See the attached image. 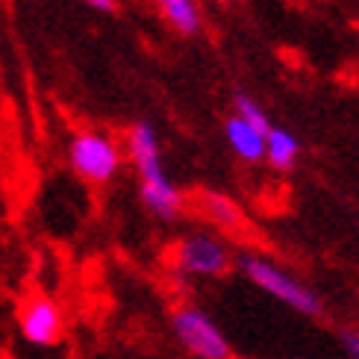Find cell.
Here are the masks:
<instances>
[{"label":"cell","mask_w":359,"mask_h":359,"mask_svg":"<svg viewBox=\"0 0 359 359\" xmlns=\"http://www.w3.org/2000/svg\"><path fill=\"white\" fill-rule=\"evenodd\" d=\"M242 271L248 274V280L257 289H262L265 294H271L274 301L292 306L301 316H321V301L316 297V292H309L297 277H292L289 271H283L280 265H274L265 257H242Z\"/></svg>","instance_id":"3"},{"label":"cell","mask_w":359,"mask_h":359,"mask_svg":"<svg viewBox=\"0 0 359 359\" xmlns=\"http://www.w3.org/2000/svg\"><path fill=\"white\" fill-rule=\"evenodd\" d=\"M215 4H230V0H215Z\"/></svg>","instance_id":"14"},{"label":"cell","mask_w":359,"mask_h":359,"mask_svg":"<svg viewBox=\"0 0 359 359\" xmlns=\"http://www.w3.org/2000/svg\"><path fill=\"white\" fill-rule=\"evenodd\" d=\"M18 330L29 348H56L65 333V312L50 294H29L18 309Z\"/></svg>","instance_id":"5"},{"label":"cell","mask_w":359,"mask_h":359,"mask_svg":"<svg viewBox=\"0 0 359 359\" xmlns=\"http://www.w3.org/2000/svg\"><path fill=\"white\" fill-rule=\"evenodd\" d=\"M171 330L189 356L194 359H230L233 348L224 330L201 306H180L171 316Z\"/></svg>","instance_id":"4"},{"label":"cell","mask_w":359,"mask_h":359,"mask_svg":"<svg viewBox=\"0 0 359 359\" xmlns=\"http://www.w3.org/2000/svg\"><path fill=\"white\" fill-rule=\"evenodd\" d=\"M297 154H301V142H297L294 133L283 127H271L265 133V159L271 162V168L289 171L294 165Z\"/></svg>","instance_id":"8"},{"label":"cell","mask_w":359,"mask_h":359,"mask_svg":"<svg viewBox=\"0 0 359 359\" xmlns=\"http://www.w3.org/2000/svg\"><path fill=\"white\" fill-rule=\"evenodd\" d=\"M68 165L80 180L92 186H107L124 165V154L109 133L80 130L68 142Z\"/></svg>","instance_id":"2"},{"label":"cell","mask_w":359,"mask_h":359,"mask_svg":"<svg viewBox=\"0 0 359 359\" xmlns=\"http://www.w3.org/2000/svg\"><path fill=\"white\" fill-rule=\"evenodd\" d=\"M80 4L92 6V9H97V12H115V0H80Z\"/></svg>","instance_id":"12"},{"label":"cell","mask_w":359,"mask_h":359,"mask_svg":"<svg viewBox=\"0 0 359 359\" xmlns=\"http://www.w3.org/2000/svg\"><path fill=\"white\" fill-rule=\"evenodd\" d=\"M230 250L221 238L194 233L174 245V268L186 277H221L230 271Z\"/></svg>","instance_id":"6"},{"label":"cell","mask_w":359,"mask_h":359,"mask_svg":"<svg viewBox=\"0 0 359 359\" xmlns=\"http://www.w3.org/2000/svg\"><path fill=\"white\" fill-rule=\"evenodd\" d=\"M236 118H242L245 124H250L253 130H259V133L271 130V121H268L265 109L253 97H248V95H236Z\"/></svg>","instance_id":"11"},{"label":"cell","mask_w":359,"mask_h":359,"mask_svg":"<svg viewBox=\"0 0 359 359\" xmlns=\"http://www.w3.org/2000/svg\"><path fill=\"white\" fill-rule=\"evenodd\" d=\"M345 348L353 359H359V333H345Z\"/></svg>","instance_id":"13"},{"label":"cell","mask_w":359,"mask_h":359,"mask_svg":"<svg viewBox=\"0 0 359 359\" xmlns=\"http://www.w3.org/2000/svg\"><path fill=\"white\" fill-rule=\"evenodd\" d=\"M201 206H203V212L209 215V221H215L218 227H242V209H238L230 198H224V194L218 191H203L201 194Z\"/></svg>","instance_id":"10"},{"label":"cell","mask_w":359,"mask_h":359,"mask_svg":"<svg viewBox=\"0 0 359 359\" xmlns=\"http://www.w3.org/2000/svg\"><path fill=\"white\" fill-rule=\"evenodd\" d=\"M224 136H227V142L238 159H245V162L265 159V133L253 130L250 124L242 121V118L230 115L227 121H224Z\"/></svg>","instance_id":"7"},{"label":"cell","mask_w":359,"mask_h":359,"mask_svg":"<svg viewBox=\"0 0 359 359\" xmlns=\"http://www.w3.org/2000/svg\"><path fill=\"white\" fill-rule=\"evenodd\" d=\"M127 154H130V162L136 165V174H139L142 203L151 209V215H156L162 221L177 218L183 212V194H180V189L171 183V177L165 174V168H162L159 136L147 121H139V124L130 127Z\"/></svg>","instance_id":"1"},{"label":"cell","mask_w":359,"mask_h":359,"mask_svg":"<svg viewBox=\"0 0 359 359\" xmlns=\"http://www.w3.org/2000/svg\"><path fill=\"white\" fill-rule=\"evenodd\" d=\"M156 6L180 36L201 33V9L194 0H156Z\"/></svg>","instance_id":"9"}]
</instances>
